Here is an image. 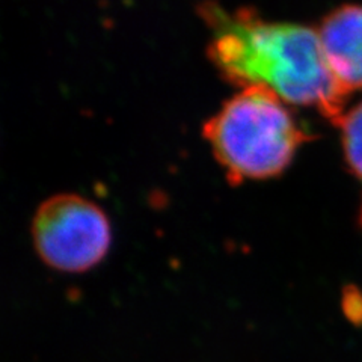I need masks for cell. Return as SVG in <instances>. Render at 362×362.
Masks as SVG:
<instances>
[{"label": "cell", "instance_id": "52a82bcc", "mask_svg": "<svg viewBox=\"0 0 362 362\" xmlns=\"http://www.w3.org/2000/svg\"><path fill=\"white\" fill-rule=\"evenodd\" d=\"M359 222H361V226H362V204H361V213H359Z\"/></svg>", "mask_w": 362, "mask_h": 362}, {"label": "cell", "instance_id": "7a4b0ae2", "mask_svg": "<svg viewBox=\"0 0 362 362\" xmlns=\"http://www.w3.org/2000/svg\"><path fill=\"white\" fill-rule=\"evenodd\" d=\"M287 105L267 88H243L206 122L204 136L231 181L282 174L313 139Z\"/></svg>", "mask_w": 362, "mask_h": 362}, {"label": "cell", "instance_id": "3957f363", "mask_svg": "<svg viewBox=\"0 0 362 362\" xmlns=\"http://www.w3.org/2000/svg\"><path fill=\"white\" fill-rule=\"evenodd\" d=\"M42 262L61 272L82 274L109 251L112 230L106 213L78 195H56L42 202L32 223Z\"/></svg>", "mask_w": 362, "mask_h": 362}, {"label": "cell", "instance_id": "6da1fadb", "mask_svg": "<svg viewBox=\"0 0 362 362\" xmlns=\"http://www.w3.org/2000/svg\"><path fill=\"white\" fill-rule=\"evenodd\" d=\"M202 13L213 29L209 58L226 81L267 88L337 126L349 93L332 74L317 29L266 21L245 9L226 13L211 2L204 4Z\"/></svg>", "mask_w": 362, "mask_h": 362}, {"label": "cell", "instance_id": "277c9868", "mask_svg": "<svg viewBox=\"0 0 362 362\" xmlns=\"http://www.w3.org/2000/svg\"><path fill=\"white\" fill-rule=\"evenodd\" d=\"M326 61L347 93L362 89V5H341L327 14L319 29Z\"/></svg>", "mask_w": 362, "mask_h": 362}, {"label": "cell", "instance_id": "5b68a950", "mask_svg": "<svg viewBox=\"0 0 362 362\" xmlns=\"http://www.w3.org/2000/svg\"><path fill=\"white\" fill-rule=\"evenodd\" d=\"M337 127L341 132L344 162L350 174L362 180V101L344 112Z\"/></svg>", "mask_w": 362, "mask_h": 362}, {"label": "cell", "instance_id": "8992f818", "mask_svg": "<svg viewBox=\"0 0 362 362\" xmlns=\"http://www.w3.org/2000/svg\"><path fill=\"white\" fill-rule=\"evenodd\" d=\"M339 305L349 323L362 326V288L355 284H347L341 290Z\"/></svg>", "mask_w": 362, "mask_h": 362}]
</instances>
